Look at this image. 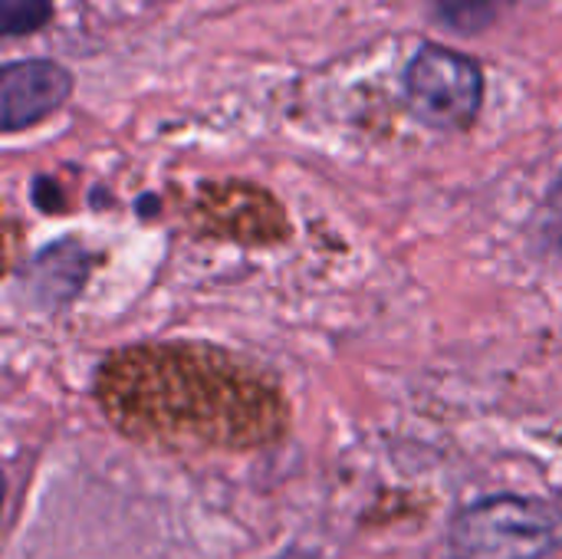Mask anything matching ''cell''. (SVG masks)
Returning <instances> with one entry per match:
<instances>
[{
	"label": "cell",
	"mask_w": 562,
	"mask_h": 559,
	"mask_svg": "<svg viewBox=\"0 0 562 559\" xmlns=\"http://www.w3.org/2000/svg\"><path fill=\"white\" fill-rule=\"evenodd\" d=\"M562 550V507L543 497L494 494L448 527L451 559H547Z\"/></svg>",
	"instance_id": "cell-1"
},
{
	"label": "cell",
	"mask_w": 562,
	"mask_h": 559,
	"mask_svg": "<svg viewBox=\"0 0 562 559\" xmlns=\"http://www.w3.org/2000/svg\"><path fill=\"white\" fill-rule=\"evenodd\" d=\"M405 99L422 125L468 132L484 105V69L451 46L422 43L405 66Z\"/></svg>",
	"instance_id": "cell-2"
},
{
	"label": "cell",
	"mask_w": 562,
	"mask_h": 559,
	"mask_svg": "<svg viewBox=\"0 0 562 559\" xmlns=\"http://www.w3.org/2000/svg\"><path fill=\"white\" fill-rule=\"evenodd\" d=\"M72 72L46 56L13 59L0 69V132L13 135L46 122L72 96Z\"/></svg>",
	"instance_id": "cell-3"
},
{
	"label": "cell",
	"mask_w": 562,
	"mask_h": 559,
	"mask_svg": "<svg viewBox=\"0 0 562 559\" xmlns=\"http://www.w3.org/2000/svg\"><path fill=\"white\" fill-rule=\"evenodd\" d=\"M92 273V254L79 237H59L23 264V293L30 306L59 310L69 306Z\"/></svg>",
	"instance_id": "cell-4"
},
{
	"label": "cell",
	"mask_w": 562,
	"mask_h": 559,
	"mask_svg": "<svg viewBox=\"0 0 562 559\" xmlns=\"http://www.w3.org/2000/svg\"><path fill=\"white\" fill-rule=\"evenodd\" d=\"M514 0H431V20L458 36H477L491 30Z\"/></svg>",
	"instance_id": "cell-5"
},
{
	"label": "cell",
	"mask_w": 562,
	"mask_h": 559,
	"mask_svg": "<svg viewBox=\"0 0 562 559\" xmlns=\"http://www.w3.org/2000/svg\"><path fill=\"white\" fill-rule=\"evenodd\" d=\"M53 20V0H0V33L7 40L30 36Z\"/></svg>",
	"instance_id": "cell-6"
},
{
	"label": "cell",
	"mask_w": 562,
	"mask_h": 559,
	"mask_svg": "<svg viewBox=\"0 0 562 559\" xmlns=\"http://www.w3.org/2000/svg\"><path fill=\"white\" fill-rule=\"evenodd\" d=\"M537 241L547 254H560L562 250V171L557 181L550 185L543 204H540V217H537Z\"/></svg>",
	"instance_id": "cell-7"
},
{
	"label": "cell",
	"mask_w": 562,
	"mask_h": 559,
	"mask_svg": "<svg viewBox=\"0 0 562 559\" xmlns=\"http://www.w3.org/2000/svg\"><path fill=\"white\" fill-rule=\"evenodd\" d=\"M30 201H33V208L43 211V214H63V208H66L63 188H59L53 178H46V175H36V178H33Z\"/></svg>",
	"instance_id": "cell-8"
},
{
	"label": "cell",
	"mask_w": 562,
	"mask_h": 559,
	"mask_svg": "<svg viewBox=\"0 0 562 559\" xmlns=\"http://www.w3.org/2000/svg\"><path fill=\"white\" fill-rule=\"evenodd\" d=\"M138 208H142V217H151V211L158 208V198H155V194H145V198L138 201Z\"/></svg>",
	"instance_id": "cell-9"
},
{
	"label": "cell",
	"mask_w": 562,
	"mask_h": 559,
	"mask_svg": "<svg viewBox=\"0 0 562 559\" xmlns=\"http://www.w3.org/2000/svg\"><path fill=\"white\" fill-rule=\"evenodd\" d=\"M280 559H313V557H306V554H286V557H280Z\"/></svg>",
	"instance_id": "cell-10"
}]
</instances>
